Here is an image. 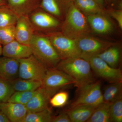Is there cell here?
I'll list each match as a JSON object with an SVG mask.
<instances>
[{
	"label": "cell",
	"mask_w": 122,
	"mask_h": 122,
	"mask_svg": "<svg viewBox=\"0 0 122 122\" xmlns=\"http://www.w3.org/2000/svg\"><path fill=\"white\" fill-rule=\"evenodd\" d=\"M60 30L65 36L76 40L89 35L91 32L86 16L73 2L61 22Z\"/></svg>",
	"instance_id": "cell-1"
},
{
	"label": "cell",
	"mask_w": 122,
	"mask_h": 122,
	"mask_svg": "<svg viewBox=\"0 0 122 122\" xmlns=\"http://www.w3.org/2000/svg\"><path fill=\"white\" fill-rule=\"evenodd\" d=\"M56 68L72 77L77 88L94 81L89 62L81 57L61 59Z\"/></svg>",
	"instance_id": "cell-2"
},
{
	"label": "cell",
	"mask_w": 122,
	"mask_h": 122,
	"mask_svg": "<svg viewBox=\"0 0 122 122\" xmlns=\"http://www.w3.org/2000/svg\"><path fill=\"white\" fill-rule=\"evenodd\" d=\"M29 46L32 55L48 69L56 68L61 60L50 41L44 34L35 32Z\"/></svg>",
	"instance_id": "cell-3"
},
{
	"label": "cell",
	"mask_w": 122,
	"mask_h": 122,
	"mask_svg": "<svg viewBox=\"0 0 122 122\" xmlns=\"http://www.w3.org/2000/svg\"><path fill=\"white\" fill-rule=\"evenodd\" d=\"M61 59L81 57L76 40L68 37L61 31L46 34Z\"/></svg>",
	"instance_id": "cell-4"
},
{
	"label": "cell",
	"mask_w": 122,
	"mask_h": 122,
	"mask_svg": "<svg viewBox=\"0 0 122 122\" xmlns=\"http://www.w3.org/2000/svg\"><path fill=\"white\" fill-rule=\"evenodd\" d=\"M77 96L70 107L79 106L97 107L103 102L100 81H94L77 88Z\"/></svg>",
	"instance_id": "cell-5"
},
{
	"label": "cell",
	"mask_w": 122,
	"mask_h": 122,
	"mask_svg": "<svg viewBox=\"0 0 122 122\" xmlns=\"http://www.w3.org/2000/svg\"><path fill=\"white\" fill-rule=\"evenodd\" d=\"M28 16L36 32L46 34L60 30L61 21L39 7Z\"/></svg>",
	"instance_id": "cell-6"
},
{
	"label": "cell",
	"mask_w": 122,
	"mask_h": 122,
	"mask_svg": "<svg viewBox=\"0 0 122 122\" xmlns=\"http://www.w3.org/2000/svg\"><path fill=\"white\" fill-rule=\"evenodd\" d=\"M41 83V86L48 92L52 97L62 88L76 84L75 81L69 75L56 68L48 69Z\"/></svg>",
	"instance_id": "cell-7"
},
{
	"label": "cell",
	"mask_w": 122,
	"mask_h": 122,
	"mask_svg": "<svg viewBox=\"0 0 122 122\" xmlns=\"http://www.w3.org/2000/svg\"><path fill=\"white\" fill-rule=\"evenodd\" d=\"M19 77L42 81L48 69L33 55L19 59Z\"/></svg>",
	"instance_id": "cell-8"
},
{
	"label": "cell",
	"mask_w": 122,
	"mask_h": 122,
	"mask_svg": "<svg viewBox=\"0 0 122 122\" xmlns=\"http://www.w3.org/2000/svg\"><path fill=\"white\" fill-rule=\"evenodd\" d=\"M83 58L89 62L92 71L100 78L110 83L122 81V71L120 68L112 67L97 56Z\"/></svg>",
	"instance_id": "cell-9"
},
{
	"label": "cell",
	"mask_w": 122,
	"mask_h": 122,
	"mask_svg": "<svg viewBox=\"0 0 122 122\" xmlns=\"http://www.w3.org/2000/svg\"><path fill=\"white\" fill-rule=\"evenodd\" d=\"M76 41L81 53V57L83 58L95 56L112 46L117 45L115 42L104 41L89 35Z\"/></svg>",
	"instance_id": "cell-10"
},
{
	"label": "cell",
	"mask_w": 122,
	"mask_h": 122,
	"mask_svg": "<svg viewBox=\"0 0 122 122\" xmlns=\"http://www.w3.org/2000/svg\"><path fill=\"white\" fill-rule=\"evenodd\" d=\"M71 4L69 0H41L39 7L62 21Z\"/></svg>",
	"instance_id": "cell-11"
},
{
	"label": "cell",
	"mask_w": 122,
	"mask_h": 122,
	"mask_svg": "<svg viewBox=\"0 0 122 122\" xmlns=\"http://www.w3.org/2000/svg\"><path fill=\"white\" fill-rule=\"evenodd\" d=\"M35 32L28 16L19 17L15 25V40L21 44L29 46Z\"/></svg>",
	"instance_id": "cell-12"
},
{
	"label": "cell",
	"mask_w": 122,
	"mask_h": 122,
	"mask_svg": "<svg viewBox=\"0 0 122 122\" xmlns=\"http://www.w3.org/2000/svg\"><path fill=\"white\" fill-rule=\"evenodd\" d=\"M90 28L99 34L110 33L114 29V25L106 14H94L86 15Z\"/></svg>",
	"instance_id": "cell-13"
},
{
	"label": "cell",
	"mask_w": 122,
	"mask_h": 122,
	"mask_svg": "<svg viewBox=\"0 0 122 122\" xmlns=\"http://www.w3.org/2000/svg\"><path fill=\"white\" fill-rule=\"evenodd\" d=\"M0 110L12 122H22L28 112L25 105L9 102L0 103Z\"/></svg>",
	"instance_id": "cell-14"
},
{
	"label": "cell",
	"mask_w": 122,
	"mask_h": 122,
	"mask_svg": "<svg viewBox=\"0 0 122 122\" xmlns=\"http://www.w3.org/2000/svg\"><path fill=\"white\" fill-rule=\"evenodd\" d=\"M51 97L48 92L41 86L35 91L25 106L28 111L36 112L49 109L48 104Z\"/></svg>",
	"instance_id": "cell-15"
},
{
	"label": "cell",
	"mask_w": 122,
	"mask_h": 122,
	"mask_svg": "<svg viewBox=\"0 0 122 122\" xmlns=\"http://www.w3.org/2000/svg\"><path fill=\"white\" fill-rule=\"evenodd\" d=\"M41 0H7L6 4L19 17L29 16L39 8Z\"/></svg>",
	"instance_id": "cell-16"
},
{
	"label": "cell",
	"mask_w": 122,
	"mask_h": 122,
	"mask_svg": "<svg viewBox=\"0 0 122 122\" xmlns=\"http://www.w3.org/2000/svg\"><path fill=\"white\" fill-rule=\"evenodd\" d=\"M19 67L18 59L0 57V79L11 82L19 77Z\"/></svg>",
	"instance_id": "cell-17"
},
{
	"label": "cell",
	"mask_w": 122,
	"mask_h": 122,
	"mask_svg": "<svg viewBox=\"0 0 122 122\" xmlns=\"http://www.w3.org/2000/svg\"><path fill=\"white\" fill-rule=\"evenodd\" d=\"M2 54L4 56L19 60L28 57L32 54L29 46L21 44L15 39L4 46Z\"/></svg>",
	"instance_id": "cell-18"
},
{
	"label": "cell",
	"mask_w": 122,
	"mask_h": 122,
	"mask_svg": "<svg viewBox=\"0 0 122 122\" xmlns=\"http://www.w3.org/2000/svg\"><path fill=\"white\" fill-rule=\"evenodd\" d=\"M96 107L87 106H79L70 107L66 110L71 122H87Z\"/></svg>",
	"instance_id": "cell-19"
},
{
	"label": "cell",
	"mask_w": 122,
	"mask_h": 122,
	"mask_svg": "<svg viewBox=\"0 0 122 122\" xmlns=\"http://www.w3.org/2000/svg\"><path fill=\"white\" fill-rule=\"evenodd\" d=\"M113 68H119L121 59V50L117 45L112 46L102 52L95 55Z\"/></svg>",
	"instance_id": "cell-20"
},
{
	"label": "cell",
	"mask_w": 122,
	"mask_h": 122,
	"mask_svg": "<svg viewBox=\"0 0 122 122\" xmlns=\"http://www.w3.org/2000/svg\"><path fill=\"white\" fill-rule=\"evenodd\" d=\"M76 7L85 15L103 14H106L104 8L95 0H72Z\"/></svg>",
	"instance_id": "cell-21"
},
{
	"label": "cell",
	"mask_w": 122,
	"mask_h": 122,
	"mask_svg": "<svg viewBox=\"0 0 122 122\" xmlns=\"http://www.w3.org/2000/svg\"><path fill=\"white\" fill-rule=\"evenodd\" d=\"M15 91H34L41 87V81L18 77L11 81Z\"/></svg>",
	"instance_id": "cell-22"
},
{
	"label": "cell",
	"mask_w": 122,
	"mask_h": 122,
	"mask_svg": "<svg viewBox=\"0 0 122 122\" xmlns=\"http://www.w3.org/2000/svg\"><path fill=\"white\" fill-rule=\"evenodd\" d=\"M110 105L103 102L99 105L86 122H111Z\"/></svg>",
	"instance_id": "cell-23"
},
{
	"label": "cell",
	"mask_w": 122,
	"mask_h": 122,
	"mask_svg": "<svg viewBox=\"0 0 122 122\" xmlns=\"http://www.w3.org/2000/svg\"><path fill=\"white\" fill-rule=\"evenodd\" d=\"M122 96V81L111 83L105 88L102 93L103 102L111 103Z\"/></svg>",
	"instance_id": "cell-24"
},
{
	"label": "cell",
	"mask_w": 122,
	"mask_h": 122,
	"mask_svg": "<svg viewBox=\"0 0 122 122\" xmlns=\"http://www.w3.org/2000/svg\"><path fill=\"white\" fill-rule=\"evenodd\" d=\"M19 17L7 4L0 6V28L15 25Z\"/></svg>",
	"instance_id": "cell-25"
},
{
	"label": "cell",
	"mask_w": 122,
	"mask_h": 122,
	"mask_svg": "<svg viewBox=\"0 0 122 122\" xmlns=\"http://www.w3.org/2000/svg\"><path fill=\"white\" fill-rule=\"evenodd\" d=\"M53 117L50 108L36 112L28 111L22 122H51Z\"/></svg>",
	"instance_id": "cell-26"
},
{
	"label": "cell",
	"mask_w": 122,
	"mask_h": 122,
	"mask_svg": "<svg viewBox=\"0 0 122 122\" xmlns=\"http://www.w3.org/2000/svg\"><path fill=\"white\" fill-rule=\"evenodd\" d=\"M110 114L111 122H122V96L110 103Z\"/></svg>",
	"instance_id": "cell-27"
},
{
	"label": "cell",
	"mask_w": 122,
	"mask_h": 122,
	"mask_svg": "<svg viewBox=\"0 0 122 122\" xmlns=\"http://www.w3.org/2000/svg\"><path fill=\"white\" fill-rule=\"evenodd\" d=\"M15 92L11 82L0 79V103L8 102Z\"/></svg>",
	"instance_id": "cell-28"
},
{
	"label": "cell",
	"mask_w": 122,
	"mask_h": 122,
	"mask_svg": "<svg viewBox=\"0 0 122 122\" xmlns=\"http://www.w3.org/2000/svg\"><path fill=\"white\" fill-rule=\"evenodd\" d=\"M15 25L0 28V43L5 45L15 40Z\"/></svg>",
	"instance_id": "cell-29"
},
{
	"label": "cell",
	"mask_w": 122,
	"mask_h": 122,
	"mask_svg": "<svg viewBox=\"0 0 122 122\" xmlns=\"http://www.w3.org/2000/svg\"><path fill=\"white\" fill-rule=\"evenodd\" d=\"M35 91H15L7 102L20 103L26 106Z\"/></svg>",
	"instance_id": "cell-30"
},
{
	"label": "cell",
	"mask_w": 122,
	"mask_h": 122,
	"mask_svg": "<svg viewBox=\"0 0 122 122\" xmlns=\"http://www.w3.org/2000/svg\"><path fill=\"white\" fill-rule=\"evenodd\" d=\"M69 94L67 92L61 91L55 93L49 100V103L52 107H61L66 104L69 99Z\"/></svg>",
	"instance_id": "cell-31"
},
{
	"label": "cell",
	"mask_w": 122,
	"mask_h": 122,
	"mask_svg": "<svg viewBox=\"0 0 122 122\" xmlns=\"http://www.w3.org/2000/svg\"><path fill=\"white\" fill-rule=\"evenodd\" d=\"M108 13L117 22L119 26L122 29V9L109 10Z\"/></svg>",
	"instance_id": "cell-32"
},
{
	"label": "cell",
	"mask_w": 122,
	"mask_h": 122,
	"mask_svg": "<svg viewBox=\"0 0 122 122\" xmlns=\"http://www.w3.org/2000/svg\"><path fill=\"white\" fill-rule=\"evenodd\" d=\"M52 122H71L67 113L65 112L56 116H53Z\"/></svg>",
	"instance_id": "cell-33"
},
{
	"label": "cell",
	"mask_w": 122,
	"mask_h": 122,
	"mask_svg": "<svg viewBox=\"0 0 122 122\" xmlns=\"http://www.w3.org/2000/svg\"><path fill=\"white\" fill-rule=\"evenodd\" d=\"M0 122H10L9 120L4 114L0 110Z\"/></svg>",
	"instance_id": "cell-34"
},
{
	"label": "cell",
	"mask_w": 122,
	"mask_h": 122,
	"mask_svg": "<svg viewBox=\"0 0 122 122\" xmlns=\"http://www.w3.org/2000/svg\"><path fill=\"white\" fill-rule=\"evenodd\" d=\"M96 2H97L102 7L104 8L105 3H104L103 0H95Z\"/></svg>",
	"instance_id": "cell-35"
},
{
	"label": "cell",
	"mask_w": 122,
	"mask_h": 122,
	"mask_svg": "<svg viewBox=\"0 0 122 122\" xmlns=\"http://www.w3.org/2000/svg\"><path fill=\"white\" fill-rule=\"evenodd\" d=\"M104 0V3L106 2V3L111 4V3H113V2H115L118 0Z\"/></svg>",
	"instance_id": "cell-36"
},
{
	"label": "cell",
	"mask_w": 122,
	"mask_h": 122,
	"mask_svg": "<svg viewBox=\"0 0 122 122\" xmlns=\"http://www.w3.org/2000/svg\"><path fill=\"white\" fill-rule=\"evenodd\" d=\"M6 4V0H0V6Z\"/></svg>",
	"instance_id": "cell-37"
},
{
	"label": "cell",
	"mask_w": 122,
	"mask_h": 122,
	"mask_svg": "<svg viewBox=\"0 0 122 122\" xmlns=\"http://www.w3.org/2000/svg\"><path fill=\"white\" fill-rule=\"evenodd\" d=\"M2 48L1 46V44L0 43V56L2 54Z\"/></svg>",
	"instance_id": "cell-38"
}]
</instances>
